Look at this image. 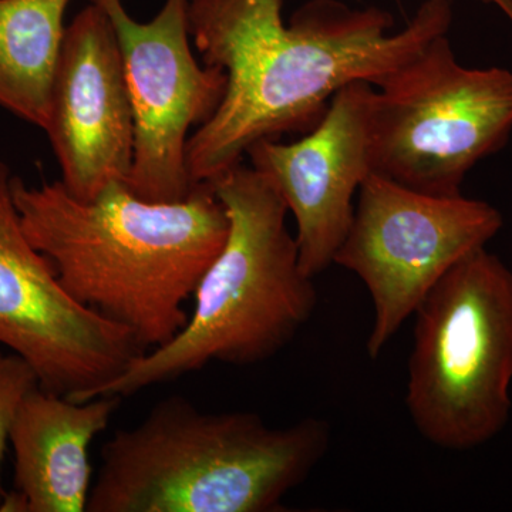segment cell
Segmentation results:
<instances>
[{"mask_svg": "<svg viewBox=\"0 0 512 512\" xmlns=\"http://www.w3.org/2000/svg\"><path fill=\"white\" fill-rule=\"evenodd\" d=\"M357 197L335 264L353 272L370 293L375 319L366 352L376 360L440 279L487 247L504 218L488 202L424 194L375 173Z\"/></svg>", "mask_w": 512, "mask_h": 512, "instance_id": "7", "label": "cell"}, {"mask_svg": "<svg viewBox=\"0 0 512 512\" xmlns=\"http://www.w3.org/2000/svg\"><path fill=\"white\" fill-rule=\"evenodd\" d=\"M120 403L119 396L74 402L40 386L33 389L10 430L15 477L0 511H86L93 485L90 446Z\"/></svg>", "mask_w": 512, "mask_h": 512, "instance_id": "12", "label": "cell"}, {"mask_svg": "<svg viewBox=\"0 0 512 512\" xmlns=\"http://www.w3.org/2000/svg\"><path fill=\"white\" fill-rule=\"evenodd\" d=\"M73 0H0V107L46 130Z\"/></svg>", "mask_w": 512, "mask_h": 512, "instance_id": "13", "label": "cell"}, {"mask_svg": "<svg viewBox=\"0 0 512 512\" xmlns=\"http://www.w3.org/2000/svg\"><path fill=\"white\" fill-rule=\"evenodd\" d=\"M20 224L72 298L160 348L187 325L184 305L228 237L227 210L210 181L183 201L137 197L124 181L79 200L62 181L13 175Z\"/></svg>", "mask_w": 512, "mask_h": 512, "instance_id": "2", "label": "cell"}, {"mask_svg": "<svg viewBox=\"0 0 512 512\" xmlns=\"http://www.w3.org/2000/svg\"><path fill=\"white\" fill-rule=\"evenodd\" d=\"M373 104V173L439 197L461 194L474 165L512 131V72L468 69L447 35L379 83Z\"/></svg>", "mask_w": 512, "mask_h": 512, "instance_id": "6", "label": "cell"}, {"mask_svg": "<svg viewBox=\"0 0 512 512\" xmlns=\"http://www.w3.org/2000/svg\"><path fill=\"white\" fill-rule=\"evenodd\" d=\"M330 426L272 427L258 413L158 402L101 448L87 512H276L328 453Z\"/></svg>", "mask_w": 512, "mask_h": 512, "instance_id": "3", "label": "cell"}, {"mask_svg": "<svg viewBox=\"0 0 512 512\" xmlns=\"http://www.w3.org/2000/svg\"><path fill=\"white\" fill-rule=\"evenodd\" d=\"M406 407L433 446L467 451L495 439L512 409V271L471 252L414 312Z\"/></svg>", "mask_w": 512, "mask_h": 512, "instance_id": "5", "label": "cell"}, {"mask_svg": "<svg viewBox=\"0 0 512 512\" xmlns=\"http://www.w3.org/2000/svg\"><path fill=\"white\" fill-rule=\"evenodd\" d=\"M12 180L0 160V345L29 363L43 390L84 402L147 349L63 288L23 231Z\"/></svg>", "mask_w": 512, "mask_h": 512, "instance_id": "8", "label": "cell"}, {"mask_svg": "<svg viewBox=\"0 0 512 512\" xmlns=\"http://www.w3.org/2000/svg\"><path fill=\"white\" fill-rule=\"evenodd\" d=\"M478 2L487 3V5L497 6L501 12L507 16L508 20L512 23V0H478Z\"/></svg>", "mask_w": 512, "mask_h": 512, "instance_id": "15", "label": "cell"}, {"mask_svg": "<svg viewBox=\"0 0 512 512\" xmlns=\"http://www.w3.org/2000/svg\"><path fill=\"white\" fill-rule=\"evenodd\" d=\"M116 30L134 120L133 165L127 185L154 202L183 201L191 194L187 144L214 116L227 89L217 66L192 55L190 0H164L148 22L131 18L124 0H92Z\"/></svg>", "mask_w": 512, "mask_h": 512, "instance_id": "9", "label": "cell"}, {"mask_svg": "<svg viewBox=\"0 0 512 512\" xmlns=\"http://www.w3.org/2000/svg\"><path fill=\"white\" fill-rule=\"evenodd\" d=\"M46 134L67 191L93 200L133 165L134 120L123 57L109 16L96 3L64 33L50 92Z\"/></svg>", "mask_w": 512, "mask_h": 512, "instance_id": "11", "label": "cell"}, {"mask_svg": "<svg viewBox=\"0 0 512 512\" xmlns=\"http://www.w3.org/2000/svg\"><path fill=\"white\" fill-rule=\"evenodd\" d=\"M37 386L39 380L28 362L15 353H0V503L8 493L3 485L2 463L10 439V430L20 404Z\"/></svg>", "mask_w": 512, "mask_h": 512, "instance_id": "14", "label": "cell"}, {"mask_svg": "<svg viewBox=\"0 0 512 512\" xmlns=\"http://www.w3.org/2000/svg\"><path fill=\"white\" fill-rule=\"evenodd\" d=\"M282 5L190 0L192 43L204 64L227 76L220 107L188 140L194 185L242 163L258 141L308 133L340 89L353 82L379 86L434 37L447 35L453 22V0H424L397 33L382 9L311 0L286 25Z\"/></svg>", "mask_w": 512, "mask_h": 512, "instance_id": "1", "label": "cell"}, {"mask_svg": "<svg viewBox=\"0 0 512 512\" xmlns=\"http://www.w3.org/2000/svg\"><path fill=\"white\" fill-rule=\"evenodd\" d=\"M373 84L353 82L330 100L322 120L301 140H262L249 148L296 221L303 272L315 279L335 264L355 215L353 198L373 173Z\"/></svg>", "mask_w": 512, "mask_h": 512, "instance_id": "10", "label": "cell"}, {"mask_svg": "<svg viewBox=\"0 0 512 512\" xmlns=\"http://www.w3.org/2000/svg\"><path fill=\"white\" fill-rule=\"evenodd\" d=\"M229 218L228 237L195 291L187 325L87 396H133L210 363L252 366L282 352L318 305L303 272L288 207L274 184L244 161L210 181Z\"/></svg>", "mask_w": 512, "mask_h": 512, "instance_id": "4", "label": "cell"}]
</instances>
